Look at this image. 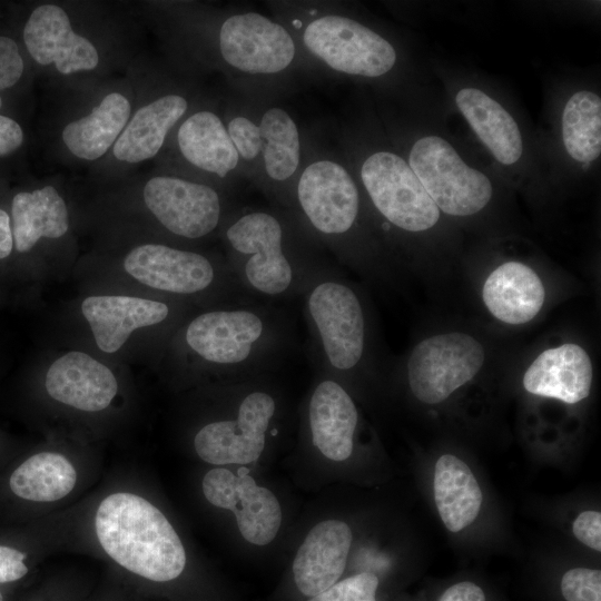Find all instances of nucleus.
<instances>
[{"label": "nucleus", "instance_id": "8", "mask_svg": "<svg viewBox=\"0 0 601 601\" xmlns=\"http://www.w3.org/2000/svg\"><path fill=\"white\" fill-rule=\"evenodd\" d=\"M484 358L482 344L470 334L452 332L424 338L405 363L410 391L424 404H439L472 381Z\"/></svg>", "mask_w": 601, "mask_h": 601}, {"label": "nucleus", "instance_id": "21", "mask_svg": "<svg viewBox=\"0 0 601 601\" xmlns=\"http://www.w3.org/2000/svg\"><path fill=\"white\" fill-rule=\"evenodd\" d=\"M544 298L541 278L521 262H506L497 266L482 288V299L491 315L510 325L532 321L541 311Z\"/></svg>", "mask_w": 601, "mask_h": 601}, {"label": "nucleus", "instance_id": "6", "mask_svg": "<svg viewBox=\"0 0 601 601\" xmlns=\"http://www.w3.org/2000/svg\"><path fill=\"white\" fill-rule=\"evenodd\" d=\"M278 410L277 398L265 387L237 390L235 416L209 422L194 437L198 456L210 464H248L263 453L267 436H277L273 424Z\"/></svg>", "mask_w": 601, "mask_h": 601}, {"label": "nucleus", "instance_id": "7", "mask_svg": "<svg viewBox=\"0 0 601 601\" xmlns=\"http://www.w3.org/2000/svg\"><path fill=\"white\" fill-rule=\"evenodd\" d=\"M408 166L439 210L447 215L471 216L491 200L490 179L467 166L443 138L418 139L410 151Z\"/></svg>", "mask_w": 601, "mask_h": 601}, {"label": "nucleus", "instance_id": "24", "mask_svg": "<svg viewBox=\"0 0 601 601\" xmlns=\"http://www.w3.org/2000/svg\"><path fill=\"white\" fill-rule=\"evenodd\" d=\"M130 111L126 96L110 92L90 114L66 125L62 141L75 157L96 160L115 145L129 121Z\"/></svg>", "mask_w": 601, "mask_h": 601}, {"label": "nucleus", "instance_id": "9", "mask_svg": "<svg viewBox=\"0 0 601 601\" xmlns=\"http://www.w3.org/2000/svg\"><path fill=\"white\" fill-rule=\"evenodd\" d=\"M361 177L374 207L393 226L418 233L437 223L439 208L400 156L388 151L371 155Z\"/></svg>", "mask_w": 601, "mask_h": 601}, {"label": "nucleus", "instance_id": "16", "mask_svg": "<svg viewBox=\"0 0 601 601\" xmlns=\"http://www.w3.org/2000/svg\"><path fill=\"white\" fill-rule=\"evenodd\" d=\"M319 375L307 404L312 444L327 459L344 461L353 452L357 408L341 383Z\"/></svg>", "mask_w": 601, "mask_h": 601}, {"label": "nucleus", "instance_id": "19", "mask_svg": "<svg viewBox=\"0 0 601 601\" xmlns=\"http://www.w3.org/2000/svg\"><path fill=\"white\" fill-rule=\"evenodd\" d=\"M81 311L106 353L118 351L136 328L165 323L171 313L164 302L130 296H90Z\"/></svg>", "mask_w": 601, "mask_h": 601}, {"label": "nucleus", "instance_id": "2", "mask_svg": "<svg viewBox=\"0 0 601 601\" xmlns=\"http://www.w3.org/2000/svg\"><path fill=\"white\" fill-rule=\"evenodd\" d=\"M227 262L234 277L253 299L272 303L302 297L333 268L316 254L288 240L276 215L249 211L225 230Z\"/></svg>", "mask_w": 601, "mask_h": 601}, {"label": "nucleus", "instance_id": "22", "mask_svg": "<svg viewBox=\"0 0 601 601\" xmlns=\"http://www.w3.org/2000/svg\"><path fill=\"white\" fill-rule=\"evenodd\" d=\"M187 106L184 97L166 95L140 107L116 140L114 156L130 164L156 156L169 130L186 112Z\"/></svg>", "mask_w": 601, "mask_h": 601}, {"label": "nucleus", "instance_id": "34", "mask_svg": "<svg viewBox=\"0 0 601 601\" xmlns=\"http://www.w3.org/2000/svg\"><path fill=\"white\" fill-rule=\"evenodd\" d=\"M24 69L23 59L17 42L0 36V92L13 87L21 78ZM2 99L0 95V109Z\"/></svg>", "mask_w": 601, "mask_h": 601}, {"label": "nucleus", "instance_id": "4", "mask_svg": "<svg viewBox=\"0 0 601 601\" xmlns=\"http://www.w3.org/2000/svg\"><path fill=\"white\" fill-rule=\"evenodd\" d=\"M302 298L311 363L335 381L356 375L370 356V323L359 290L333 269Z\"/></svg>", "mask_w": 601, "mask_h": 601}, {"label": "nucleus", "instance_id": "25", "mask_svg": "<svg viewBox=\"0 0 601 601\" xmlns=\"http://www.w3.org/2000/svg\"><path fill=\"white\" fill-rule=\"evenodd\" d=\"M12 236L20 253L30 250L42 238H59L68 228V209L52 186L18 193L11 204Z\"/></svg>", "mask_w": 601, "mask_h": 601}, {"label": "nucleus", "instance_id": "38", "mask_svg": "<svg viewBox=\"0 0 601 601\" xmlns=\"http://www.w3.org/2000/svg\"><path fill=\"white\" fill-rule=\"evenodd\" d=\"M439 601H486V599L479 585L463 581L446 589Z\"/></svg>", "mask_w": 601, "mask_h": 601}, {"label": "nucleus", "instance_id": "10", "mask_svg": "<svg viewBox=\"0 0 601 601\" xmlns=\"http://www.w3.org/2000/svg\"><path fill=\"white\" fill-rule=\"evenodd\" d=\"M307 49L332 69L355 76L378 77L395 61L393 46L362 23L342 16L311 22L303 36Z\"/></svg>", "mask_w": 601, "mask_h": 601}, {"label": "nucleus", "instance_id": "31", "mask_svg": "<svg viewBox=\"0 0 601 601\" xmlns=\"http://www.w3.org/2000/svg\"><path fill=\"white\" fill-rule=\"evenodd\" d=\"M378 579L371 572H363L336 582L308 601H376Z\"/></svg>", "mask_w": 601, "mask_h": 601}, {"label": "nucleus", "instance_id": "13", "mask_svg": "<svg viewBox=\"0 0 601 601\" xmlns=\"http://www.w3.org/2000/svg\"><path fill=\"white\" fill-rule=\"evenodd\" d=\"M240 467L235 475L226 469L208 471L203 479V492L209 503L234 512L244 539L256 545L270 543L282 523V510L276 496L256 484Z\"/></svg>", "mask_w": 601, "mask_h": 601}, {"label": "nucleus", "instance_id": "23", "mask_svg": "<svg viewBox=\"0 0 601 601\" xmlns=\"http://www.w3.org/2000/svg\"><path fill=\"white\" fill-rule=\"evenodd\" d=\"M456 105L480 140L503 165L516 162L523 150L520 129L512 116L494 99L476 88H463Z\"/></svg>", "mask_w": 601, "mask_h": 601}, {"label": "nucleus", "instance_id": "27", "mask_svg": "<svg viewBox=\"0 0 601 601\" xmlns=\"http://www.w3.org/2000/svg\"><path fill=\"white\" fill-rule=\"evenodd\" d=\"M183 156L194 166L223 178L238 164V154L219 117L211 111L189 116L177 135Z\"/></svg>", "mask_w": 601, "mask_h": 601}, {"label": "nucleus", "instance_id": "28", "mask_svg": "<svg viewBox=\"0 0 601 601\" xmlns=\"http://www.w3.org/2000/svg\"><path fill=\"white\" fill-rule=\"evenodd\" d=\"M77 471L62 454L37 453L21 463L10 476V489L19 497L33 502H55L76 486Z\"/></svg>", "mask_w": 601, "mask_h": 601}, {"label": "nucleus", "instance_id": "11", "mask_svg": "<svg viewBox=\"0 0 601 601\" xmlns=\"http://www.w3.org/2000/svg\"><path fill=\"white\" fill-rule=\"evenodd\" d=\"M297 203L309 226L327 242L345 238L359 213L354 180L344 167L331 160L305 168L297 184Z\"/></svg>", "mask_w": 601, "mask_h": 601}, {"label": "nucleus", "instance_id": "20", "mask_svg": "<svg viewBox=\"0 0 601 601\" xmlns=\"http://www.w3.org/2000/svg\"><path fill=\"white\" fill-rule=\"evenodd\" d=\"M592 378V363L585 349L565 343L536 356L523 375V386L531 394L575 404L589 396Z\"/></svg>", "mask_w": 601, "mask_h": 601}, {"label": "nucleus", "instance_id": "1", "mask_svg": "<svg viewBox=\"0 0 601 601\" xmlns=\"http://www.w3.org/2000/svg\"><path fill=\"white\" fill-rule=\"evenodd\" d=\"M292 317L272 303L216 306L193 317L181 346L197 364L247 378L280 364L294 346Z\"/></svg>", "mask_w": 601, "mask_h": 601}, {"label": "nucleus", "instance_id": "40", "mask_svg": "<svg viewBox=\"0 0 601 601\" xmlns=\"http://www.w3.org/2000/svg\"><path fill=\"white\" fill-rule=\"evenodd\" d=\"M0 601H3V598H2V594H1V592H0Z\"/></svg>", "mask_w": 601, "mask_h": 601}, {"label": "nucleus", "instance_id": "26", "mask_svg": "<svg viewBox=\"0 0 601 601\" xmlns=\"http://www.w3.org/2000/svg\"><path fill=\"white\" fill-rule=\"evenodd\" d=\"M434 497L439 514L451 532H459L474 522L483 499L471 469L452 454H444L436 461Z\"/></svg>", "mask_w": 601, "mask_h": 601}, {"label": "nucleus", "instance_id": "17", "mask_svg": "<svg viewBox=\"0 0 601 601\" xmlns=\"http://www.w3.org/2000/svg\"><path fill=\"white\" fill-rule=\"evenodd\" d=\"M46 390L56 401L85 412L109 406L118 383L102 363L82 352H69L55 361L46 375Z\"/></svg>", "mask_w": 601, "mask_h": 601}, {"label": "nucleus", "instance_id": "35", "mask_svg": "<svg viewBox=\"0 0 601 601\" xmlns=\"http://www.w3.org/2000/svg\"><path fill=\"white\" fill-rule=\"evenodd\" d=\"M574 536L587 546L601 551V513L584 511L573 522Z\"/></svg>", "mask_w": 601, "mask_h": 601}, {"label": "nucleus", "instance_id": "30", "mask_svg": "<svg viewBox=\"0 0 601 601\" xmlns=\"http://www.w3.org/2000/svg\"><path fill=\"white\" fill-rule=\"evenodd\" d=\"M263 158L267 175L283 181L297 169L300 156L298 129L289 115L280 108H270L259 124Z\"/></svg>", "mask_w": 601, "mask_h": 601}, {"label": "nucleus", "instance_id": "29", "mask_svg": "<svg viewBox=\"0 0 601 601\" xmlns=\"http://www.w3.org/2000/svg\"><path fill=\"white\" fill-rule=\"evenodd\" d=\"M562 138L568 154L577 161L591 162L601 152V99L591 91L570 97L562 114Z\"/></svg>", "mask_w": 601, "mask_h": 601}, {"label": "nucleus", "instance_id": "5", "mask_svg": "<svg viewBox=\"0 0 601 601\" xmlns=\"http://www.w3.org/2000/svg\"><path fill=\"white\" fill-rule=\"evenodd\" d=\"M124 267L141 284L168 294H208L221 306L256 302L240 287L227 263H215L196 252L145 244L128 253Z\"/></svg>", "mask_w": 601, "mask_h": 601}, {"label": "nucleus", "instance_id": "32", "mask_svg": "<svg viewBox=\"0 0 601 601\" xmlns=\"http://www.w3.org/2000/svg\"><path fill=\"white\" fill-rule=\"evenodd\" d=\"M561 592L565 601H601V571L587 568L566 571Z\"/></svg>", "mask_w": 601, "mask_h": 601}, {"label": "nucleus", "instance_id": "37", "mask_svg": "<svg viewBox=\"0 0 601 601\" xmlns=\"http://www.w3.org/2000/svg\"><path fill=\"white\" fill-rule=\"evenodd\" d=\"M21 126L13 119L0 115V157L16 151L23 142Z\"/></svg>", "mask_w": 601, "mask_h": 601}, {"label": "nucleus", "instance_id": "15", "mask_svg": "<svg viewBox=\"0 0 601 601\" xmlns=\"http://www.w3.org/2000/svg\"><path fill=\"white\" fill-rule=\"evenodd\" d=\"M23 41L36 62L55 65L62 75L89 71L99 63L97 48L75 32L67 12L57 4H41L30 13Z\"/></svg>", "mask_w": 601, "mask_h": 601}, {"label": "nucleus", "instance_id": "14", "mask_svg": "<svg viewBox=\"0 0 601 601\" xmlns=\"http://www.w3.org/2000/svg\"><path fill=\"white\" fill-rule=\"evenodd\" d=\"M219 47L227 63L249 73L279 72L295 56L288 31L255 12L226 19L219 32Z\"/></svg>", "mask_w": 601, "mask_h": 601}, {"label": "nucleus", "instance_id": "39", "mask_svg": "<svg viewBox=\"0 0 601 601\" xmlns=\"http://www.w3.org/2000/svg\"><path fill=\"white\" fill-rule=\"evenodd\" d=\"M12 246L13 236L10 217L3 209H0V259L11 254Z\"/></svg>", "mask_w": 601, "mask_h": 601}, {"label": "nucleus", "instance_id": "3", "mask_svg": "<svg viewBox=\"0 0 601 601\" xmlns=\"http://www.w3.org/2000/svg\"><path fill=\"white\" fill-rule=\"evenodd\" d=\"M95 531L109 558L144 579L167 582L185 569L186 552L177 532L158 508L138 494L106 496L96 511Z\"/></svg>", "mask_w": 601, "mask_h": 601}, {"label": "nucleus", "instance_id": "18", "mask_svg": "<svg viewBox=\"0 0 601 601\" xmlns=\"http://www.w3.org/2000/svg\"><path fill=\"white\" fill-rule=\"evenodd\" d=\"M352 543V531L342 521L316 524L300 544L293 562L298 590L315 597L337 582L344 572Z\"/></svg>", "mask_w": 601, "mask_h": 601}, {"label": "nucleus", "instance_id": "12", "mask_svg": "<svg viewBox=\"0 0 601 601\" xmlns=\"http://www.w3.org/2000/svg\"><path fill=\"white\" fill-rule=\"evenodd\" d=\"M144 200L162 227L183 238L205 237L220 223V197L203 184L168 176L152 177L144 187Z\"/></svg>", "mask_w": 601, "mask_h": 601}, {"label": "nucleus", "instance_id": "33", "mask_svg": "<svg viewBox=\"0 0 601 601\" xmlns=\"http://www.w3.org/2000/svg\"><path fill=\"white\" fill-rule=\"evenodd\" d=\"M229 138L242 158L254 159L263 148V139L259 126L245 117H236L230 120L227 128Z\"/></svg>", "mask_w": 601, "mask_h": 601}, {"label": "nucleus", "instance_id": "36", "mask_svg": "<svg viewBox=\"0 0 601 601\" xmlns=\"http://www.w3.org/2000/svg\"><path fill=\"white\" fill-rule=\"evenodd\" d=\"M24 558L21 551L0 545V583L17 581L28 573Z\"/></svg>", "mask_w": 601, "mask_h": 601}]
</instances>
